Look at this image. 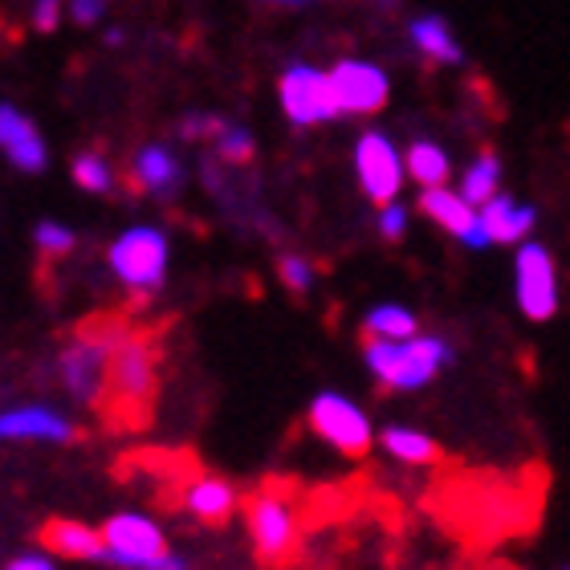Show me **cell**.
I'll return each instance as SVG.
<instances>
[{"instance_id":"6da1fadb","label":"cell","mask_w":570,"mask_h":570,"mask_svg":"<svg viewBox=\"0 0 570 570\" xmlns=\"http://www.w3.org/2000/svg\"><path fill=\"white\" fill-rule=\"evenodd\" d=\"M127 322L110 318V314H98V318L82 322L78 334H73L66 351L58 358L61 371V387L78 400V404H98L107 395V371H110V355L122 346L127 338Z\"/></svg>"},{"instance_id":"7a4b0ae2","label":"cell","mask_w":570,"mask_h":570,"mask_svg":"<svg viewBox=\"0 0 570 570\" xmlns=\"http://www.w3.org/2000/svg\"><path fill=\"white\" fill-rule=\"evenodd\" d=\"M363 363H367V371L383 387H392V392H420L452 363V346L440 334H416V338H404V343L367 338L363 343Z\"/></svg>"},{"instance_id":"3957f363","label":"cell","mask_w":570,"mask_h":570,"mask_svg":"<svg viewBox=\"0 0 570 570\" xmlns=\"http://www.w3.org/2000/svg\"><path fill=\"white\" fill-rule=\"evenodd\" d=\"M98 530H102V547H107V559L102 562H110V567H119V570H188L179 554H171L164 525L155 522L151 513H139V510L110 513Z\"/></svg>"},{"instance_id":"277c9868","label":"cell","mask_w":570,"mask_h":570,"mask_svg":"<svg viewBox=\"0 0 570 570\" xmlns=\"http://www.w3.org/2000/svg\"><path fill=\"white\" fill-rule=\"evenodd\" d=\"M159 392V343L155 334H127L122 346L110 355L107 395L122 416L147 412Z\"/></svg>"},{"instance_id":"5b68a950","label":"cell","mask_w":570,"mask_h":570,"mask_svg":"<svg viewBox=\"0 0 570 570\" xmlns=\"http://www.w3.org/2000/svg\"><path fill=\"white\" fill-rule=\"evenodd\" d=\"M245 525H249L253 554L269 567H282L297 550V505L285 489H262L245 501Z\"/></svg>"},{"instance_id":"8992f818","label":"cell","mask_w":570,"mask_h":570,"mask_svg":"<svg viewBox=\"0 0 570 570\" xmlns=\"http://www.w3.org/2000/svg\"><path fill=\"white\" fill-rule=\"evenodd\" d=\"M309 432H314L322 444H331L334 452L351 456V461L367 456L371 444L380 440V432H375L367 412L343 392H318L309 400Z\"/></svg>"},{"instance_id":"52a82bcc","label":"cell","mask_w":570,"mask_h":570,"mask_svg":"<svg viewBox=\"0 0 570 570\" xmlns=\"http://www.w3.org/2000/svg\"><path fill=\"white\" fill-rule=\"evenodd\" d=\"M110 269L119 277L127 289L135 294H151L164 285V274H167V237L159 228H127L107 253Z\"/></svg>"},{"instance_id":"ba28073f","label":"cell","mask_w":570,"mask_h":570,"mask_svg":"<svg viewBox=\"0 0 570 570\" xmlns=\"http://www.w3.org/2000/svg\"><path fill=\"white\" fill-rule=\"evenodd\" d=\"M513 294L530 322H550L559 314V269L547 245L525 240L513 262Z\"/></svg>"},{"instance_id":"9c48e42d","label":"cell","mask_w":570,"mask_h":570,"mask_svg":"<svg viewBox=\"0 0 570 570\" xmlns=\"http://www.w3.org/2000/svg\"><path fill=\"white\" fill-rule=\"evenodd\" d=\"M282 107H285V115H289V122H297V127L331 122L343 115L331 73L306 70V66H294V70L282 78Z\"/></svg>"},{"instance_id":"30bf717a","label":"cell","mask_w":570,"mask_h":570,"mask_svg":"<svg viewBox=\"0 0 570 570\" xmlns=\"http://www.w3.org/2000/svg\"><path fill=\"white\" fill-rule=\"evenodd\" d=\"M355 167H358V184L367 191L371 200L387 208L395 204V191L404 184V164H400V155L395 147L383 135H363L355 147Z\"/></svg>"},{"instance_id":"8fae6325","label":"cell","mask_w":570,"mask_h":570,"mask_svg":"<svg viewBox=\"0 0 570 570\" xmlns=\"http://www.w3.org/2000/svg\"><path fill=\"white\" fill-rule=\"evenodd\" d=\"M420 213H424L428 220H436V225L444 228V233H452L456 240H464L469 249H485V245H493L485 225H481V213L464 200L461 191L428 188L424 196H420Z\"/></svg>"},{"instance_id":"7c38bea8","label":"cell","mask_w":570,"mask_h":570,"mask_svg":"<svg viewBox=\"0 0 570 570\" xmlns=\"http://www.w3.org/2000/svg\"><path fill=\"white\" fill-rule=\"evenodd\" d=\"M331 82L343 115H375L387 102V73L367 61H338L331 70Z\"/></svg>"},{"instance_id":"4fadbf2b","label":"cell","mask_w":570,"mask_h":570,"mask_svg":"<svg viewBox=\"0 0 570 570\" xmlns=\"http://www.w3.org/2000/svg\"><path fill=\"white\" fill-rule=\"evenodd\" d=\"M0 440H41V444H66L73 440V420L61 416L49 404L0 407Z\"/></svg>"},{"instance_id":"5bb4252c","label":"cell","mask_w":570,"mask_h":570,"mask_svg":"<svg viewBox=\"0 0 570 570\" xmlns=\"http://www.w3.org/2000/svg\"><path fill=\"white\" fill-rule=\"evenodd\" d=\"M41 547L53 559H70V562H102L107 559V547H102V530L86 522H73V518H53V522L41 525Z\"/></svg>"},{"instance_id":"9a60e30c","label":"cell","mask_w":570,"mask_h":570,"mask_svg":"<svg viewBox=\"0 0 570 570\" xmlns=\"http://www.w3.org/2000/svg\"><path fill=\"white\" fill-rule=\"evenodd\" d=\"M179 505H184L196 522L225 525L228 518L237 513L240 498H237V489L228 485L225 476H196V481H188V485H184V493H179Z\"/></svg>"},{"instance_id":"2e32d148","label":"cell","mask_w":570,"mask_h":570,"mask_svg":"<svg viewBox=\"0 0 570 570\" xmlns=\"http://www.w3.org/2000/svg\"><path fill=\"white\" fill-rule=\"evenodd\" d=\"M0 147H4V155L21 171H41L46 167V142H41L33 122L24 119L17 107H9V102L0 107Z\"/></svg>"},{"instance_id":"e0dca14e","label":"cell","mask_w":570,"mask_h":570,"mask_svg":"<svg viewBox=\"0 0 570 570\" xmlns=\"http://www.w3.org/2000/svg\"><path fill=\"white\" fill-rule=\"evenodd\" d=\"M538 213L530 204H518L510 196H493V200L481 208V225H485L489 240L493 245H518V240L530 237Z\"/></svg>"},{"instance_id":"ac0fdd59","label":"cell","mask_w":570,"mask_h":570,"mask_svg":"<svg viewBox=\"0 0 570 570\" xmlns=\"http://www.w3.org/2000/svg\"><path fill=\"white\" fill-rule=\"evenodd\" d=\"M131 184L139 191H151V196H171V191H179V184H184V171H179L171 151L147 147V151H139V159H135Z\"/></svg>"},{"instance_id":"d6986e66","label":"cell","mask_w":570,"mask_h":570,"mask_svg":"<svg viewBox=\"0 0 570 570\" xmlns=\"http://www.w3.org/2000/svg\"><path fill=\"white\" fill-rule=\"evenodd\" d=\"M380 444L387 456H395L400 464H432L440 456L436 440L420 432V428H407V424H387L380 432Z\"/></svg>"},{"instance_id":"ffe728a7","label":"cell","mask_w":570,"mask_h":570,"mask_svg":"<svg viewBox=\"0 0 570 570\" xmlns=\"http://www.w3.org/2000/svg\"><path fill=\"white\" fill-rule=\"evenodd\" d=\"M363 331L367 338H383V343H404V338H416L420 334V318L400 302H383V306L367 309L363 318Z\"/></svg>"},{"instance_id":"44dd1931","label":"cell","mask_w":570,"mask_h":570,"mask_svg":"<svg viewBox=\"0 0 570 570\" xmlns=\"http://www.w3.org/2000/svg\"><path fill=\"white\" fill-rule=\"evenodd\" d=\"M498 184H501V164H498V155L493 151H485L481 159H476L469 171H464V179H461V196L473 208H485L493 196H501L498 191Z\"/></svg>"},{"instance_id":"7402d4cb","label":"cell","mask_w":570,"mask_h":570,"mask_svg":"<svg viewBox=\"0 0 570 570\" xmlns=\"http://www.w3.org/2000/svg\"><path fill=\"white\" fill-rule=\"evenodd\" d=\"M407 176L416 179L420 188H444L449 179V155L440 151L436 142H412L407 151Z\"/></svg>"},{"instance_id":"603a6c76","label":"cell","mask_w":570,"mask_h":570,"mask_svg":"<svg viewBox=\"0 0 570 570\" xmlns=\"http://www.w3.org/2000/svg\"><path fill=\"white\" fill-rule=\"evenodd\" d=\"M412 37H416V46L424 49L432 61H461V46H456V37L452 29L440 17H420L412 24Z\"/></svg>"},{"instance_id":"cb8c5ba5","label":"cell","mask_w":570,"mask_h":570,"mask_svg":"<svg viewBox=\"0 0 570 570\" xmlns=\"http://www.w3.org/2000/svg\"><path fill=\"white\" fill-rule=\"evenodd\" d=\"M73 179H78L86 191H110L115 188V176H110L107 159H102V155H90V151H82L78 159H73Z\"/></svg>"},{"instance_id":"d4e9b609","label":"cell","mask_w":570,"mask_h":570,"mask_svg":"<svg viewBox=\"0 0 570 570\" xmlns=\"http://www.w3.org/2000/svg\"><path fill=\"white\" fill-rule=\"evenodd\" d=\"M216 151L228 164H249L253 155H257V142L249 139V131H240V127H225V131L216 135Z\"/></svg>"},{"instance_id":"484cf974","label":"cell","mask_w":570,"mask_h":570,"mask_svg":"<svg viewBox=\"0 0 570 570\" xmlns=\"http://www.w3.org/2000/svg\"><path fill=\"white\" fill-rule=\"evenodd\" d=\"M33 240H37V249L49 253V257H66V253L73 249V233L66 225H58V220H41Z\"/></svg>"},{"instance_id":"4316f807","label":"cell","mask_w":570,"mask_h":570,"mask_svg":"<svg viewBox=\"0 0 570 570\" xmlns=\"http://www.w3.org/2000/svg\"><path fill=\"white\" fill-rule=\"evenodd\" d=\"M277 274H282V282L294 289V294H306L309 285H314V265L306 262V257H297V253H285L282 262H277Z\"/></svg>"},{"instance_id":"83f0119b","label":"cell","mask_w":570,"mask_h":570,"mask_svg":"<svg viewBox=\"0 0 570 570\" xmlns=\"http://www.w3.org/2000/svg\"><path fill=\"white\" fill-rule=\"evenodd\" d=\"M380 233L387 240H400L407 233V208L404 204H387L380 213Z\"/></svg>"},{"instance_id":"f1b7e54d","label":"cell","mask_w":570,"mask_h":570,"mask_svg":"<svg viewBox=\"0 0 570 570\" xmlns=\"http://www.w3.org/2000/svg\"><path fill=\"white\" fill-rule=\"evenodd\" d=\"M4 570H58V559L46 550H24V554H12Z\"/></svg>"},{"instance_id":"f546056e","label":"cell","mask_w":570,"mask_h":570,"mask_svg":"<svg viewBox=\"0 0 570 570\" xmlns=\"http://www.w3.org/2000/svg\"><path fill=\"white\" fill-rule=\"evenodd\" d=\"M107 9V0H70V17L78 24H95Z\"/></svg>"},{"instance_id":"4dcf8cb0","label":"cell","mask_w":570,"mask_h":570,"mask_svg":"<svg viewBox=\"0 0 570 570\" xmlns=\"http://www.w3.org/2000/svg\"><path fill=\"white\" fill-rule=\"evenodd\" d=\"M285 4H302V0H285Z\"/></svg>"},{"instance_id":"1f68e13d","label":"cell","mask_w":570,"mask_h":570,"mask_svg":"<svg viewBox=\"0 0 570 570\" xmlns=\"http://www.w3.org/2000/svg\"><path fill=\"white\" fill-rule=\"evenodd\" d=\"M562 570H570V567H562Z\"/></svg>"}]
</instances>
